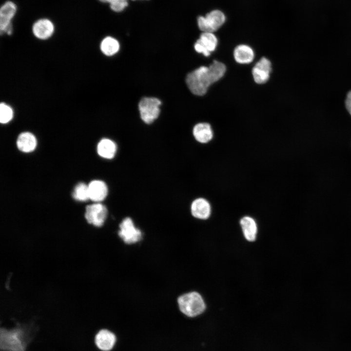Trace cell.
I'll list each match as a JSON object with an SVG mask.
<instances>
[{
    "instance_id": "cell-1",
    "label": "cell",
    "mask_w": 351,
    "mask_h": 351,
    "mask_svg": "<svg viewBox=\"0 0 351 351\" xmlns=\"http://www.w3.org/2000/svg\"><path fill=\"white\" fill-rule=\"evenodd\" d=\"M226 70L224 63L214 60L209 67L202 66L189 73L186 83L193 94L202 96L207 93L210 86L224 76Z\"/></svg>"
},
{
    "instance_id": "cell-2",
    "label": "cell",
    "mask_w": 351,
    "mask_h": 351,
    "mask_svg": "<svg viewBox=\"0 0 351 351\" xmlns=\"http://www.w3.org/2000/svg\"><path fill=\"white\" fill-rule=\"evenodd\" d=\"M180 312L189 318H194L202 314L206 309V305L201 295L196 292L184 293L177 300Z\"/></svg>"
},
{
    "instance_id": "cell-3",
    "label": "cell",
    "mask_w": 351,
    "mask_h": 351,
    "mask_svg": "<svg viewBox=\"0 0 351 351\" xmlns=\"http://www.w3.org/2000/svg\"><path fill=\"white\" fill-rule=\"evenodd\" d=\"M161 101L157 98L145 97L138 103V110L141 119L146 124L153 122L159 116Z\"/></svg>"
},
{
    "instance_id": "cell-4",
    "label": "cell",
    "mask_w": 351,
    "mask_h": 351,
    "mask_svg": "<svg viewBox=\"0 0 351 351\" xmlns=\"http://www.w3.org/2000/svg\"><path fill=\"white\" fill-rule=\"evenodd\" d=\"M225 20V16L222 11L214 10L205 17H198L197 21L199 29L203 32L213 33L224 24Z\"/></svg>"
},
{
    "instance_id": "cell-5",
    "label": "cell",
    "mask_w": 351,
    "mask_h": 351,
    "mask_svg": "<svg viewBox=\"0 0 351 351\" xmlns=\"http://www.w3.org/2000/svg\"><path fill=\"white\" fill-rule=\"evenodd\" d=\"M118 235L127 244H132L140 241L142 238L141 231L136 227L133 220L129 217H125L119 225Z\"/></svg>"
},
{
    "instance_id": "cell-6",
    "label": "cell",
    "mask_w": 351,
    "mask_h": 351,
    "mask_svg": "<svg viewBox=\"0 0 351 351\" xmlns=\"http://www.w3.org/2000/svg\"><path fill=\"white\" fill-rule=\"evenodd\" d=\"M107 215L105 206L97 202L86 206L85 217L88 223L96 227L102 226Z\"/></svg>"
},
{
    "instance_id": "cell-7",
    "label": "cell",
    "mask_w": 351,
    "mask_h": 351,
    "mask_svg": "<svg viewBox=\"0 0 351 351\" xmlns=\"http://www.w3.org/2000/svg\"><path fill=\"white\" fill-rule=\"evenodd\" d=\"M218 43L216 37L212 32H203L194 45L196 52L208 57L215 50Z\"/></svg>"
},
{
    "instance_id": "cell-8",
    "label": "cell",
    "mask_w": 351,
    "mask_h": 351,
    "mask_svg": "<svg viewBox=\"0 0 351 351\" xmlns=\"http://www.w3.org/2000/svg\"><path fill=\"white\" fill-rule=\"evenodd\" d=\"M16 6L14 3L8 1L2 5L0 9V30L1 33L8 35L12 33L11 20L16 12Z\"/></svg>"
},
{
    "instance_id": "cell-9",
    "label": "cell",
    "mask_w": 351,
    "mask_h": 351,
    "mask_svg": "<svg viewBox=\"0 0 351 351\" xmlns=\"http://www.w3.org/2000/svg\"><path fill=\"white\" fill-rule=\"evenodd\" d=\"M117 340L116 334L107 329L100 330L95 337V344L101 351L112 350L117 343Z\"/></svg>"
},
{
    "instance_id": "cell-10",
    "label": "cell",
    "mask_w": 351,
    "mask_h": 351,
    "mask_svg": "<svg viewBox=\"0 0 351 351\" xmlns=\"http://www.w3.org/2000/svg\"><path fill=\"white\" fill-rule=\"evenodd\" d=\"M271 70L270 61L265 57L260 58L252 69V75L254 81L259 84L266 83L269 79Z\"/></svg>"
},
{
    "instance_id": "cell-11",
    "label": "cell",
    "mask_w": 351,
    "mask_h": 351,
    "mask_svg": "<svg viewBox=\"0 0 351 351\" xmlns=\"http://www.w3.org/2000/svg\"><path fill=\"white\" fill-rule=\"evenodd\" d=\"M32 31L36 37L41 39L50 38L54 33V26L48 19H40L33 25Z\"/></svg>"
},
{
    "instance_id": "cell-12",
    "label": "cell",
    "mask_w": 351,
    "mask_h": 351,
    "mask_svg": "<svg viewBox=\"0 0 351 351\" xmlns=\"http://www.w3.org/2000/svg\"><path fill=\"white\" fill-rule=\"evenodd\" d=\"M191 211L193 216L200 219H206L210 215L211 208L209 202L203 198H198L192 203Z\"/></svg>"
},
{
    "instance_id": "cell-13",
    "label": "cell",
    "mask_w": 351,
    "mask_h": 351,
    "mask_svg": "<svg viewBox=\"0 0 351 351\" xmlns=\"http://www.w3.org/2000/svg\"><path fill=\"white\" fill-rule=\"evenodd\" d=\"M89 198L91 200L99 202L103 200L108 194V188L105 182L95 180L88 185Z\"/></svg>"
},
{
    "instance_id": "cell-14",
    "label": "cell",
    "mask_w": 351,
    "mask_h": 351,
    "mask_svg": "<svg viewBox=\"0 0 351 351\" xmlns=\"http://www.w3.org/2000/svg\"><path fill=\"white\" fill-rule=\"evenodd\" d=\"M193 134L196 140L201 143L208 142L213 137V132L211 125L205 122L199 123L195 125L193 129Z\"/></svg>"
},
{
    "instance_id": "cell-15",
    "label": "cell",
    "mask_w": 351,
    "mask_h": 351,
    "mask_svg": "<svg viewBox=\"0 0 351 351\" xmlns=\"http://www.w3.org/2000/svg\"><path fill=\"white\" fill-rule=\"evenodd\" d=\"M18 149L23 152L33 151L37 145L36 137L30 132H23L18 136L17 140Z\"/></svg>"
},
{
    "instance_id": "cell-16",
    "label": "cell",
    "mask_w": 351,
    "mask_h": 351,
    "mask_svg": "<svg viewBox=\"0 0 351 351\" xmlns=\"http://www.w3.org/2000/svg\"><path fill=\"white\" fill-rule=\"evenodd\" d=\"M235 61L240 64H248L253 61L254 52L252 48L245 44L237 46L234 51Z\"/></svg>"
},
{
    "instance_id": "cell-17",
    "label": "cell",
    "mask_w": 351,
    "mask_h": 351,
    "mask_svg": "<svg viewBox=\"0 0 351 351\" xmlns=\"http://www.w3.org/2000/svg\"><path fill=\"white\" fill-rule=\"evenodd\" d=\"M117 150L116 144L110 139L103 138L98 144V153L101 157L104 158H113L116 154Z\"/></svg>"
},
{
    "instance_id": "cell-18",
    "label": "cell",
    "mask_w": 351,
    "mask_h": 351,
    "mask_svg": "<svg viewBox=\"0 0 351 351\" xmlns=\"http://www.w3.org/2000/svg\"><path fill=\"white\" fill-rule=\"evenodd\" d=\"M240 223L245 238L249 241H253L256 238L257 225L254 220L250 216H244L240 220Z\"/></svg>"
},
{
    "instance_id": "cell-19",
    "label": "cell",
    "mask_w": 351,
    "mask_h": 351,
    "mask_svg": "<svg viewBox=\"0 0 351 351\" xmlns=\"http://www.w3.org/2000/svg\"><path fill=\"white\" fill-rule=\"evenodd\" d=\"M100 48L101 52L105 55L112 56L118 51L119 44L115 38L107 37L102 40Z\"/></svg>"
},
{
    "instance_id": "cell-20",
    "label": "cell",
    "mask_w": 351,
    "mask_h": 351,
    "mask_svg": "<svg viewBox=\"0 0 351 351\" xmlns=\"http://www.w3.org/2000/svg\"><path fill=\"white\" fill-rule=\"evenodd\" d=\"M72 196L75 199L80 201H85L90 199L88 185L79 183L75 187Z\"/></svg>"
},
{
    "instance_id": "cell-21",
    "label": "cell",
    "mask_w": 351,
    "mask_h": 351,
    "mask_svg": "<svg viewBox=\"0 0 351 351\" xmlns=\"http://www.w3.org/2000/svg\"><path fill=\"white\" fill-rule=\"evenodd\" d=\"M13 117L12 108L4 102L0 104V122L5 124L10 121Z\"/></svg>"
},
{
    "instance_id": "cell-22",
    "label": "cell",
    "mask_w": 351,
    "mask_h": 351,
    "mask_svg": "<svg viewBox=\"0 0 351 351\" xmlns=\"http://www.w3.org/2000/svg\"><path fill=\"white\" fill-rule=\"evenodd\" d=\"M101 2L109 3L111 9L115 12H121L128 5V0H99Z\"/></svg>"
},
{
    "instance_id": "cell-23",
    "label": "cell",
    "mask_w": 351,
    "mask_h": 351,
    "mask_svg": "<svg viewBox=\"0 0 351 351\" xmlns=\"http://www.w3.org/2000/svg\"><path fill=\"white\" fill-rule=\"evenodd\" d=\"M345 109L351 117V89L347 93L344 99Z\"/></svg>"
},
{
    "instance_id": "cell-24",
    "label": "cell",
    "mask_w": 351,
    "mask_h": 351,
    "mask_svg": "<svg viewBox=\"0 0 351 351\" xmlns=\"http://www.w3.org/2000/svg\"></svg>"
}]
</instances>
